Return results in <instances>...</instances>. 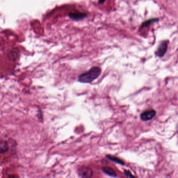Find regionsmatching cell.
<instances>
[{"mask_svg":"<svg viewBox=\"0 0 178 178\" xmlns=\"http://www.w3.org/2000/svg\"><path fill=\"white\" fill-rule=\"evenodd\" d=\"M8 150V144L6 141L2 140L0 144V152L1 154L5 153Z\"/></svg>","mask_w":178,"mask_h":178,"instance_id":"obj_7","label":"cell"},{"mask_svg":"<svg viewBox=\"0 0 178 178\" xmlns=\"http://www.w3.org/2000/svg\"><path fill=\"white\" fill-rule=\"evenodd\" d=\"M158 19L157 18H153V19H150V20H148L147 21L144 22L143 23L142 25V26H141V28H143V27H144L148 26H149L150 24H152V23H155V22H157L158 20Z\"/></svg>","mask_w":178,"mask_h":178,"instance_id":"obj_9","label":"cell"},{"mask_svg":"<svg viewBox=\"0 0 178 178\" xmlns=\"http://www.w3.org/2000/svg\"><path fill=\"white\" fill-rule=\"evenodd\" d=\"M156 114V112L154 110L146 111L143 112L140 115V119L144 121L150 120L151 119H153L155 117Z\"/></svg>","mask_w":178,"mask_h":178,"instance_id":"obj_4","label":"cell"},{"mask_svg":"<svg viewBox=\"0 0 178 178\" xmlns=\"http://www.w3.org/2000/svg\"><path fill=\"white\" fill-rule=\"evenodd\" d=\"M124 174H125V176H127V177H133L134 176H132V174H131L129 171L124 170Z\"/></svg>","mask_w":178,"mask_h":178,"instance_id":"obj_10","label":"cell"},{"mask_svg":"<svg viewBox=\"0 0 178 178\" xmlns=\"http://www.w3.org/2000/svg\"><path fill=\"white\" fill-rule=\"evenodd\" d=\"M78 173L81 178H91L93 175V171L91 169L87 167L82 166L78 169Z\"/></svg>","mask_w":178,"mask_h":178,"instance_id":"obj_2","label":"cell"},{"mask_svg":"<svg viewBox=\"0 0 178 178\" xmlns=\"http://www.w3.org/2000/svg\"><path fill=\"white\" fill-rule=\"evenodd\" d=\"M69 16L72 20H81L86 17L87 15L85 13H82V12H78L77 11V12L70 13Z\"/></svg>","mask_w":178,"mask_h":178,"instance_id":"obj_5","label":"cell"},{"mask_svg":"<svg viewBox=\"0 0 178 178\" xmlns=\"http://www.w3.org/2000/svg\"><path fill=\"white\" fill-rule=\"evenodd\" d=\"M101 69L99 67L94 66L88 71L78 76V80L82 83H91L97 79L101 74Z\"/></svg>","mask_w":178,"mask_h":178,"instance_id":"obj_1","label":"cell"},{"mask_svg":"<svg viewBox=\"0 0 178 178\" xmlns=\"http://www.w3.org/2000/svg\"><path fill=\"white\" fill-rule=\"evenodd\" d=\"M168 41H163L160 43L158 48L157 50L156 54L159 57H162L164 56L165 53H166L167 48H168Z\"/></svg>","mask_w":178,"mask_h":178,"instance_id":"obj_3","label":"cell"},{"mask_svg":"<svg viewBox=\"0 0 178 178\" xmlns=\"http://www.w3.org/2000/svg\"><path fill=\"white\" fill-rule=\"evenodd\" d=\"M106 1V0H98V2L99 4H102Z\"/></svg>","mask_w":178,"mask_h":178,"instance_id":"obj_11","label":"cell"},{"mask_svg":"<svg viewBox=\"0 0 178 178\" xmlns=\"http://www.w3.org/2000/svg\"><path fill=\"white\" fill-rule=\"evenodd\" d=\"M106 157L107 158L109 159L110 160H111L112 162H114L116 163H118V164H120V165H124V163L123 162H122V160H120V159L116 157L112 156H111V155H106Z\"/></svg>","mask_w":178,"mask_h":178,"instance_id":"obj_8","label":"cell"},{"mask_svg":"<svg viewBox=\"0 0 178 178\" xmlns=\"http://www.w3.org/2000/svg\"><path fill=\"white\" fill-rule=\"evenodd\" d=\"M102 170L104 171V173H106L107 175H108L109 176H114V177H117V175L116 174V172L113 169L111 168L110 167H102Z\"/></svg>","mask_w":178,"mask_h":178,"instance_id":"obj_6","label":"cell"}]
</instances>
